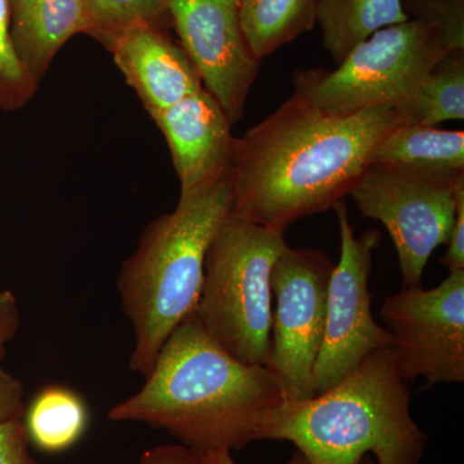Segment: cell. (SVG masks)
<instances>
[{
	"label": "cell",
	"instance_id": "obj_27",
	"mask_svg": "<svg viewBox=\"0 0 464 464\" xmlns=\"http://www.w3.org/2000/svg\"><path fill=\"white\" fill-rule=\"evenodd\" d=\"M206 464H237L231 457V450L228 449H218V450L208 451L201 454ZM286 464H313L304 453L297 450Z\"/></svg>",
	"mask_w": 464,
	"mask_h": 464
},
{
	"label": "cell",
	"instance_id": "obj_20",
	"mask_svg": "<svg viewBox=\"0 0 464 464\" xmlns=\"http://www.w3.org/2000/svg\"><path fill=\"white\" fill-rule=\"evenodd\" d=\"M88 23V35L108 50L134 27L159 25L168 14L167 0H79Z\"/></svg>",
	"mask_w": 464,
	"mask_h": 464
},
{
	"label": "cell",
	"instance_id": "obj_10",
	"mask_svg": "<svg viewBox=\"0 0 464 464\" xmlns=\"http://www.w3.org/2000/svg\"><path fill=\"white\" fill-rule=\"evenodd\" d=\"M381 317L392 335L391 351L411 383L423 390L464 382V271L449 273L432 289L404 288L384 299Z\"/></svg>",
	"mask_w": 464,
	"mask_h": 464
},
{
	"label": "cell",
	"instance_id": "obj_9",
	"mask_svg": "<svg viewBox=\"0 0 464 464\" xmlns=\"http://www.w3.org/2000/svg\"><path fill=\"white\" fill-rule=\"evenodd\" d=\"M333 209L340 225L341 258L328 284L325 329L314 371L315 395L332 389L366 357L392 343L391 333L372 314L369 290L381 232L373 228L356 237L346 204L340 201Z\"/></svg>",
	"mask_w": 464,
	"mask_h": 464
},
{
	"label": "cell",
	"instance_id": "obj_22",
	"mask_svg": "<svg viewBox=\"0 0 464 464\" xmlns=\"http://www.w3.org/2000/svg\"><path fill=\"white\" fill-rule=\"evenodd\" d=\"M23 418L0 420V464H41L30 456Z\"/></svg>",
	"mask_w": 464,
	"mask_h": 464
},
{
	"label": "cell",
	"instance_id": "obj_16",
	"mask_svg": "<svg viewBox=\"0 0 464 464\" xmlns=\"http://www.w3.org/2000/svg\"><path fill=\"white\" fill-rule=\"evenodd\" d=\"M369 164L464 172V130L400 124L378 143Z\"/></svg>",
	"mask_w": 464,
	"mask_h": 464
},
{
	"label": "cell",
	"instance_id": "obj_5",
	"mask_svg": "<svg viewBox=\"0 0 464 464\" xmlns=\"http://www.w3.org/2000/svg\"><path fill=\"white\" fill-rule=\"evenodd\" d=\"M288 246L283 231L228 216L208 249L194 311L208 334L246 364L270 362L271 271Z\"/></svg>",
	"mask_w": 464,
	"mask_h": 464
},
{
	"label": "cell",
	"instance_id": "obj_26",
	"mask_svg": "<svg viewBox=\"0 0 464 464\" xmlns=\"http://www.w3.org/2000/svg\"><path fill=\"white\" fill-rule=\"evenodd\" d=\"M18 308L16 299L9 292H0V359L5 351V344L14 340L18 331Z\"/></svg>",
	"mask_w": 464,
	"mask_h": 464
},
{
	"label": "cell",
	"instance_id": "obj_21",
	"mask_svg": "<svg viewBox=\"0 0 464 464\" xmlns=\"http://www.w3.org/2000/svg\"><path fill=\"white\" fill-rule=\"evenodd\" d=\"M38 87L12 41L9 0H0V109L16 111L24 108Z\"/></svg>",
	"mask_w": 464,
	"mask_h": 464
},
{
	"label": "cell",
	"instance_id": "obj_15",
	"mask_svg": "<svg viewBox=\"0 0 464 464\" xmlns=\"http://www.w3.org/2000/svg\"><path fill=\"white\" fill-rule=\"evenodd\" d=\"M411 20L401 0H317L323 44L340 65L360 43L384 27Z\"/></svg>",
	"mask_w": 464,
	"mask_h": 464
},
{
	"label": "cell",
	"instance_id": "obj_28",
	"mask_svg": "<svg viewBox=\"0 0 464 464\" xmlns=\"http://www.w3.org/2000/svg\"><path fill=\"white\" fill-rule=\"evenodd\" d=\"M360 464H374V463H373V460L371 459V458L366 457L365 459L362 460V462Z\"/></svg>",
	"mask_w": 464,
	"mask_h": 464
},
{
	"label": "cell",
	"instance_id": "obj_7",
	"mask_svg": "<svg viewBox=\"0 0 464 464\" xmlns=\"http://www.w3.org/2000/svg\"><path fill=\"white\" fill-rule=\"evenodd\" d=\"M463 190L464 172L373 164L351 191L362 215L389 231L405 288L422 285L432 253L448 244Z\"/></svg>",
	"mask_w": 464,
	"mask_h": 464
},
{
	"label": "cell",
	"instance_id": "obj_18",
	"mask_svg": "<svg viewBox=\"0 0 464 464\" xmlns=\"http://www.w3.org/2000/svg\"><path fill=\"white\" fill-rule=\"evenodd\" d=\"M24 424L30 442L39 450L61 453L83 438L90 424V411L75 391L50 386L33 400Z\"/></svg>",
	"mask_w": 464,
	"mask_h": 464
},
{
	"label": "cell",
	"instance_id": "obj_13",
	"mask_svg": "<svg viewBox=\"0 0 464 464\" xmlns=\"http://www.w3.org/2000/svg\"><path fill=\"white\" fill-rule=\"evenodd\" d=\"M109 51L151 118L204 88L181 45L159 25L134 27Z\"/></svg>",
	"mask_w": 464,
	"mask_h": 464
},
{
	"label": "cell",
	"instance_id": "obj_8",
	"mask_svg": "<svg viewBox=\"0 0 464 464\" xmlns=\"http://www.w3.org/2000/svg\"><path fill=\"white\" fill-rule=\"evenodd\" d=\"M334 265L314 249L288 246L271 271L273 310L270 362L285 402L315 396L314 371L325 329L326 295Z\"/></svg>",
	"mask_w": 464,
	"mask_h": 464
},
{
	"label": "cell",
	"instance_id": "obj_2",
	"mask_svg": "<svg viewBox=\"0 0 464 464\" xmlns=\"http://www.w3.org/2000/svg\"><path fill=\"white\" fill-rule=\"evenodd\" d=\"M145 380L139 392L110 409V420L164 430L200 454L262 440L285 401L270 369L235 359L195 311L170 333Z\"/></svg>",
	"mask_w": 464,
	"mask_h": 464
},
{
	"label": "cell",
	"instance_id": "obj_24",
	"mask_svg": "<svg viewBox=\"0 0 464 464\" xmlns=\"http://www.w3.org/2000/svg\"><path fill=\"white\" fill-rule=\"evenodd\" d=\"M140 464H206L198 451L181 444L159 445L148 449L140 458Z\"/></svg>",
	"mask_w": 464,
	"mask_h": 464
},
{
	"label": "cell",
	"instance_id": "obj_1",
	"mask_svg": "<svg viewBox=\"0 0 464 464\" xmlns=\"http://www.w3.org/2000/svg\"><path fill=\"white\" fill-rule=\"evenodd\" d=\"M402 124L395 109L331 114L297 93L235 139L230 216L285 232L333 209L371 166L378 143Z\"/></svg>",
	"mask_w": 464,
	"mask_h": 464
},
{
	"label": "cell",
	"instance_id": "obj_23",
	"mask_svg": "<svg viewBox=\"0 0 464 464\" xmlns=\"http://www.w3.org/2000/svg\"><path fill=\"white\" fill-rule=\"evenodd\" d=\"M441 265L448 268L449 273L464 271V190L458 197L456 218L449 235L448 249Z\"/></svg>",
	"mask_w": 464,
	"mask_h": 464
},
{
	"label": "cell",
	"instance_id": "obj_19",
	"mask_svg": "<svg viewBox=\"0 0 464 464\" xmlns=\"http://www.w3.org/2000/svg\"><path fill=\"white\" fill-rule=\"evenodd\" d=\"M398 114L402 124L433 125L464 119V50L449 51L417 85Z\"/></svg>",
	"mask_w": 464,
	"mask_h": 464
},
{
	"label": "cell",
	"instance_id": "obj_25",
	"mask_svg": "<svg viewBox=\"0 0 464 464\" xmlns=\"http://www.w3.org/2000/svg\"><path fill=\"white\" fill-rule=\"evenodd\" d=\"M24 393L21 382L0 369V420L24 417Z\"/></svg>",
	"mask_w": 464,
	"mask_h": 464
},
{
	"label": "cell",
	"instance_id": "obj_12",
	"mask_svg": "<svg viewBox=\"0 0 464 464\" xmlns=\"http://www.w3.org/2000/svg\"><path fill=\"white\" fill-rule=\"evenodd\" d=\"M172 155L174 169L188 194L230 172L235 137L227 115L203 88L152 116Z\"/></svg>",
	"mask_w": 464,
	"mask_h": 464
},
{
	"label": "cell",
	"instance_id": "obj_3",
	"mask_svg": "<svg viewBox=\"0 0 464 464\" xmlns=\"http://www.w3.org/2000/svg\"><path fill=\"white\" fill-rule=\"evenodd\" d=\"M391 347L375 351L332 389L284 401L262 440L289 441L313 464H418L429 436L411 414V391Z\"/></svg>",
	"mask_w": 464,
	"mask_h": 464
},
{
	"label": "cell",
	"instance_id": "obj_17",
	"mask_svg": "<svg viewBox=\"0 0 464 464\" xmlns=\"http://www.w3.org/2000/svg\"><path fill=\"white\" fill-rule=\"evenodd\" d=\"M317 0H240V24L259 61L316 24Z\"/></svg>",
	"mask_w": 464,
	"mask_h": 464
},
{
	"label": "cell",
	"instance_id": "obj_29",
	"mask_svg": "<svg viewBox=\"0 0 464 464\" xmlns=\"http://www.w3.org/2000/svg\"><path fill=\"white\" fill-rule=\"evenodd\" d=\"M418 2V0H401L402 7H404L405 5H409V3Z\"/></svg>",
	"mask_w": 464,
	"mask_h": 464
},
{
	"label": "cell",
	"instance_id": "obj_14",
	"mask_svg": "<svg viewBox=\"0 0 464 464\" xmlns=\"http://www.w3.org/2000/svg\"><path fill=\"white\" fill-rule=\"evenodd\" d=\"M9 9L14 48L38 83L61 48L76 34H88L79 0H9Z\"/></svg>",
	"mask_w": 464,
	"mask_h": 464
},
{
	"label": "cell",
	"instance_id": "obj_4",
	"mask_svg": "<svg viewBox=\"0 0 464 464\" xmlns=\"http://www.w3.org/2000/svg\"><path fill=\"white\" fill-rule=\"evenodd\" d=\"M230 176L179 195L173 212L152 219L118 276L119 297L132 324L130 371L148 377L161 347L200 298L210 244L230 216Z\"/></svg>",
	"mask_w": 464,
	"mask_h": 464
},
{
	"label": "cell",
	"instance_id": "obj_6",
	"mask_svg": "<svg viewBox=\"0 0 464 464\" xmlns=\"http://www.w3.org/2000/svg\"><path fill=\"white\" fill-rule=\"evenodd\" d=\"M449 51L453 50L438 26L411 18L374 33L333 72H295V93L331 114L398 110Z\"/></svg>",
	"mask_w": 464,
	"mask_h": 464
},
{
	"label": "cell",
	"instance_id": "obj_11",
	"mask_svg": "<svg viewBox=\"0 0 464 464\" xmlns=\"http://www.w3.org/2000/svg\"><path fill=\"white\" fill-rule=\"evenodd\" d=\"M182 50L232 125L244 115L261 61L240 24V0H167Z\"/></svg>",
	"mask_w": 464,
	"mask_h": 464
}]
</instances>
